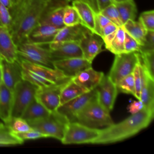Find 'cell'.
Returning <instances> with one entry per match:
<instances>
[{"label":"cell","instance_id":"cell-24","mask_svg":"<svg viewBox=\"0 0 154 154\" xmlns=\"http://www.w3.org/2000/svg\"><path fill=\"white\" fill-rule=\"evenodd\" d=\"M13 92L3 83L0 85V119L7 123L11 119Z\"/></svg>","mask_w":154,"mask_h":154},{"label":"cell","instance_id":"cell-35","mask_svg":"<svg viewBox=\"0 0 154 154\" xmlns=\"http://www.w3.org/2000/svg\"><path fill=\"white\" fill-rule=\"evenodd\" d=\"M100 13L117 26L119 27L123 26V23L120 19L119 11L114 3L102 10Z\"/></svg>","mask_w":154,"mask_h":154},{"label":"cell","instance_id":"cell-5","mask_svg":"<svg viewBox=\"0 0 154 154\" xmlns=\"http://www.w3.org/2000/svg\"><path fill=\"white\" fill-rule=\"evenodd\" d=\"M27 122L32 129L41 132L45 137H52L61 141L69 122L56 110L46 117Z\"/></svg>","mask_w":154,"mask_h":154},{"label":"cell","instance_id":"cell-27","mask_svg":"<svg viewBox=\"0 0 154 154\" xmlns=\"http://www.w3.org/2000/svg\"><path fill=\"white\" fill-rule=\"evenodd\" d=\"M122 27L126 33L138 43L140 46L143 45L147 30L139 20H128L123 25Z\"/></svg>","mask_w":154,"mask_h":154},{"label":"cell","instance_id":"cell-36","mask_svg":"<svg viewBox=\"0 0 154 154\" xmlns=\"http://www.w3.org/2000/svg\"><path fill=\"white\" fill-rule=\"evenodd\" d=\"M138 20L147 31H154V11L153 10L141 13Z\"/></svg>","mask_w":154,"mask_h":154},{"label":"cell","instance_id":"cell-17","mask_svg":"<svg viewBox=\"0 0 154 154\" xmlns=\"http://www.w3.org/2000/svg\"><path fill=\"white\" fill-rule=\"evenodd\" d=\"M67 2V0H59L50 6L42 16L38 23L50 25L58 29L64 26V11Z\"/></svg>","mask_w":154,"mask_h":154},{"label":"cell","instance_id":"cell-26","mask_svg":"<svg viewBox=\"0 0 154 154\" xmlns=\"http://www.w3.org/2000/svg\"><path fill=\"white\" fill-rule=\"evenodd\" d=\"M85 88L75 82L71 78L64 84L60 91V105H62L86 92Z\"/></svg>","mask_w":154,"mask_h":154},{"label":"cell","instance_id":"cell-25","mask_svg":"<svg viewBox=\"0 0 154 154\" xmlns=\"http://www.w3.org/2000/svg\"><path fill=\"white\" fill-rule=\"evenodd\" d=\"M51 112L34 97L27 106L20 117L29 122L46 117Z\"/></svg>","mask_w":154,"mask_h":154},{"label":"cell","instance_id":"cell-30","mask_svg":"<svg viewBox=\"0 0 154 154\" xmlns=\"http://www.w3.org/2000/svg\"><path fill=\"white\" fill-rule=\"evenodd\" d=\"M23 143V141L11 132L5 124L0 128V146L17 145Z\"/></svg>","mask_w":154,"mask_h":154},{"label":"cell","instance_id":"cell-45","mask_svg":"<svg viewBox=\"0 0 154 154\" xmlns=\"http://www.w3.org/2000/svg\"><path fill=\"white\" fill-rule=\"evenodd\" d=\"M119 26H117L116 25H115L114 23L111 22L109 24H108L106 26H105L104 27V28L103 29L102 31V34H101V38H102L103 37L110 34L112 32H114L117 31V29H118Z\"/></svg>","mask_w":154,"mask_h":154},{"label":"cell","instance_id":"cell-16","mask_svg":"<svg viewBox=\"0 0 154 154\" xmlns=\"http://www.w3.org/2000/svg\"><path fill=\"white\" fill-rule=\"evenodd\" d=\"M59 29L50 25L38 23L31 31L25 41L41 45H49Z\"/></svg>","mask_w":154,"mask_h":154},{"label":"cell","instance_id":"cell-49","mask_svg":"<svg viewBox=\"0 0 154 154\" xmlns=\"http://www.w3.org/2000/svg\"><path fill=\"white\" fill-rule=\"evenodd\" d=\"M68 2H73L75 1H76V0H67Z\"/></svg>","mask_w":154,"mask_h":154},{"label":"cell","instance_id":"cell-22","mask_svg":"<svg viewBox=\"0 0 154 154\" xmlns=\"http://www.w3.org/2000/svg\"><path fill=\"white\" fill-rule=\"evenodd\" d=\"M90 31L82 24L73 26H64L58 30L52 43L70 41L79 42Z\"/></svg>","mask_w":154,"mask_h":154},{"label":"cell","instance_id":"cell-2","mask_svg":"<svg viewBox=\"0 0 154 154\" xmlns=\"http://www.w3.org/2000/svg\"><path fill=\"white\" fill-rule=\"evenodd\" d=\"M154 111L144 108L117 123L100 129L98 137L92 144H108L129 138L146 128L153 119Z\"/></svg>","mask_w":154,"mask_h":154},{"label":"cell","instance_id":"cell-15","mask_svg":"<svg viewBox=\"0 0 154 154\" xmlns=\"http://www.w3.org/2000/svg\"><path fill=\"white\" fill-rule=\"evenodd\" d=\"M48 46L53 61L56 60L82 57V53L78 42L70 41L51 43Z\"/></svg>","mask_w":154,"mask_h":154},{"label":"cell","instance_id":"cell-14","mask_svg":"<svg viewBox=\"0 0 154 154\" xmlns=\"http://www.w3.org/2000/svg\"><path fill=\"white\" fill-rule=\"evenodd\" d=\"M91 64L92 63L83 57H73L53 61L54 68L60 70L66 76L71 78L81 71L91 67Z\"/></svg>","mask_w":154,"mask_h":154},{"label":"cell","instance_id":"cell-9","mask_svg":"<svg viewBox=\"0 0 154 154\" xmlns=\"http://www.w3.org/2000/svg\"><path fill=\"white\" fill-rule=\"evenodd\" d=\"M140 62V53L133 52L115 55V58L109 73V79L116 84L122 78L132 73Z\"/></svg>","mask_w":154,"mask_h":154},{"label":"cell","instance_id":"cell-43","mask_svg":"<svg viewBox=\"0 0 154 154\" xmlns=\"http://www.w3.org/2000/svg\"><path fill=\"white\" fill-rule=\"evenodd\" d=\"M154 51V31H147L143 45L140 46V52Z\"/></svg>","mask_w":154,"mask_h":154},{"label":"cell","instance_id":"cell-18","mask_svg":"<svg viewBox=\"0 0 154 154\" xmlns=\"http://www.w3.org/2000/svg\"><path fill=\"white\" fill-rule=\"evenodd\" d=\"M2 83L12 92L16 84L22 79V67L18 60L9 62L1 59Z\"/></svg>","mask_w":154,"mask_h":154},{"label":"cell","instance_id":"cell-38","mask_svg":"<svg viewBox=\"0 0 154 154\" xmlns=\"http://www.w3.org/2000/svg\"><path fill=\"white\" fill-rule=\"evenodd\" d=\"M111 22L100 12L96 13L94 23V33L101 36L102 31L104 27Z\"/></svg>","mask_w":154,"mask_h":154},{"label":"cell","instance_id":"cell-4","mask_svg":"<svg viewBox=\"0 0 154 154\" xmlns=\"http://www.w3.org/2000/svg\"><path fill=\"white\" fill-rule=\"evenodd\" d=\"M75 122L90 128L98 129L114 123L110 112L99 102L97 96L78 112Z\"/></svg>","mask_w":154,"mask_h":154},{"label":"cell","instance_id":"cell-28","mask_svg":"<svg viewBox=\"0 0 154 154\" xmlns=\"http://www.w3.org/2000/svg\"><path fill=\"white\" fill-rule=\"evenodd\" d=\"M113 3L119 11L123 25L128 20H135L137 9L133 0H126Z\"/></svg>","mask_w":154,"mask_h":154},{"label":"cell","instance_id":"cell-1","mask_svg":"<svg viewBox=\"0 0 154 154\" xmlns=\"http://www.w3.org/2000/svg\"><path fill=\"white\" fill-rule=\"evenodd\" d=\"M58 1L17 0L9 10L12 19L9 31L16 45L26 40L44 12Z\"/></svg>","mask_w":154,"mask_h":154},{"label":"cell","instance_id":"cell-23","mask_svg":"<svg viewBox=\"0 0 154 154\" xmlns=\"http://www.w3.org/2000/svg\"><path fill=\"white\" fill-rule=\"evenodd\" d=\"M72 5L76 9L81 20V24L94 32L96 13L86 2L77 0L72 2Z\"/></svg>","mask_w":154,"mask_h":154},{"label":"cell","instance_id":"cell-32","mask_svg":"<svg viewBox=\"0 0 154 154\" xmlns=\"http://www.w3.org/2000/svg\"><path fill=\"white\" fill-rule=\"evenodd\" d=\"M140 53V63L149 76L154 79V51H143Z\"/></svg>","mask_w":154,"mask_h":154},{"label":"cell","instance_id":"cell-12","mask_svg":"<svg viewBox=\"0 0 154 154\" xmlns=\"http://www.w3.org/2000/svg\"><path fill=\"white\" fill-rule=\"evenodd\" d=\"M99 102L109 112L113 109L118 94L116 85L108 75H103L99 85L96 87Z\"/></svg>","mask_w":154,"mask_h":154},{"label":"cell","instance_id":"cell-34","mask_svg":"<svg viewBox=\"0 0 154 154\" xmlns=\"http://www.w3.org/2000/svg\"><path fill=\"white\" fill-rule=\"evenodd\" d=\"M13 133H19L26 132L31 130L32 128L28 123L22 117H11L7 123H4Z\"/></svg>","mask_w":154,"mask_h":154},{"label":"cell","instance_id":"cell-19","mask_svg":"<svg viewBox=\"0 0 154 154\" xmlns=\"http://www.w3.org/2000/svg\"><path fill=\"white\" fill-rule=\"evenodd\" d=\"M141 75V88L140 100L144 108L154 111V79L152 78L140 63Z\"/></svg>","mask_w":154,"mask_h":154},{"label":"cell","instance_id":"cell-6","mask_svg":"<svg viewBox=\"0 0 154 154\" xmlns=\"http://www.w3.org/2000/svg\"><path fill=\"white\" fill-rule=\"evenodd\" d=\"M18 57L30 63L54 68L50 50L43 45L23 41L17 45Z\"/></svg>","mask_w":154,"mask_h":154},{"label":"cell","instance_id":"cell-33","mask_svg":"<svg viewBox=\"0 0 154 154\" xmlns=\"http://www.w3.org/2000/svg\"><path fill=\"white\" fill-rule=\"evenodd\" d=\"M63 22L65 26L81 24V20L76 9L73 5L67 4L64 7Z\"/></svg>","mask_w":154,"mask_h":154},{"label":"cell","instance_id":"cell-7","mask_svg":"<svg viewBox=\"0 0 154 154\" xmlns=\"http://www.w3.org/2000/svg\"><path fill=\"white\" fill-rule=\"evenodd\" d=\"M38 87L31 82L22 79L13 90V108L11 117H21L29 103L35 97Z\"/></svg>","mask_w":154,"mask_h":154},{"label":"cell","instance_id":"cell-44","mask_svg":"<svg viewBox=\"0 0 154 154\" xmlns=\"http://www.w3.org/2000/svg\"><path fill=\"white\" fill-rule=\"evenodd\" d=\"M144 108V105L140 100L134 101L128 107V111L131 114H135Z\"/></svg>","mask_w":154,"mask_h":154},{"label":"cell","instance_id":"cell-39","mask_svg":"<svg viewBox=\"0 0 154 154\" xmlns=\"http://www.w3.org/2000/svg\"><path fill=\"white\" fill-rule=\"evenodd\" d=\"M140 45L138 43L125 32L124 42V52L129 53L133 52H140Z\"/></svg>","mask_w":154,"mask_h":154},{"label":"cell","instance_id":"cell-11","mask_svg":"<svg viewBox=\"0 0 154 154\" xmlns=\"http://www.w3.org/2000/svg\"><path fill=\"white\" fill-rule=\"evenodd\" d=\"M65 83L38 87L35 98L49 112L55 111L60 105V91Z\"/></svg>","mask_w":154,"mask_h":154},{"label":"cell","instance_id":"cell-47","mask_svg":"<svg viewBox=\"0 0 154 154\" xmlns=\"http://www.w3.org/2000/svg\"><path fill=\"white\" fill-rule=\"evenodd\" d=\"M126 1V0H113L114 2H121V1Z\"/></svg>","mask_w":154,"mask_h":154},{"label":"cell","instance_id":"cell-40","mask_svg":"<svg viewBox=\"0 0 154 154\" xmlns=\"http://www.w3.org/2000/svg\"><path fill=\"white\" fill-rule=\"evenodd\" d=\"M77 1V0H76ZM88 4L95 13H99L102 10L114 2L113 0H79Z\"/></svg>","mask_w":154,"mask_h":154},{"label":"cell","instance_id":"cell-46","mask_svg":"<svg viewBox=\"0 0 154 154\" xmlns=\"http://www.w3.org/2000/svg\"><path fill=\"white\" fill-rule=\"evenodd\" d=\"M2 83V69H1V66L0 65V85Z\"/></svg>","mask_w":154,"mask_h":154},{"label":"cell","instance_id":"cell-42","mask_svg":"<svg viewBox=\"0 0 154 154\" xmlns=\"http://www.w3.org/2000/svg\"><path fill=\"white\" fill-rule=\"evenodd\" d=\"M134 79L135 89V97L140 100L141 88V75L140 69V62L137 64L132 72Z\"/></svg>","mask_w":154,"mask_h":154},{"label":"cell","instance_id":"cell-48","mask_svg":"<svg viewBox=\"0 0 154 154\" xmlns=\"http://www.w3.org/2000/svg\"><path fill=\"white\" fill-rule=\"evenodd\" d=\"M4 124H3L2 123H1V122H0V128H1L2 126H4Z\"/></svg>","mask_w":154,"mask_h":154},{"label":"cell","instance_id":"cell-13","mask_svg":"<svg viewBox=\"0 0 154 154\" xmlns=\"http://www.w3.org/2000/svg\"><path fill=\"white\" fill-rule=\"evenodd\" d=\"M82 57L92 63L94 58L102 51L103 41L100 36L91 31L87 32L78 42Z\"/></svg>","mask_w":154,"mask_h":154},{"label":"cell","instance_id":"cell-10","mask_svg":"<svg viewBox=\"0 0 154 154\" xmlns=\"http://www.w3.org/2000/svg\"><path fill=\"white\" fill-rule=\"evenodd\" d=\"M97 96L96 88L88 91L62 105H60L57 111L64 116L69 122L75 121L78 112L91 99Z\"/></svg>","mask_w":154,"mask_h":154},{"label":"cell","instance_id":"cell-50","mask_svg":"<svg viewBox=\"0 0 154 154\" xmlns=\"http://www.w3.org/2000/svg\"><path fill=\"white\" fill-rule=\"evenodd\" d=\"M1 58L0 57V65H1Z\"/></svg>","mask_w":154,"mask_h":154},{"label":"cell","instance_id":"cell-29","mask_svg":"<svg viewBox=\"0 0 154 154\" xmlns=\"http://www.w3.org/2000/svg\"><path fill=\"white\" fill-rule=\"evenodd\" d=\"M125 37V31L122 26H119L116 31V34L112 40L107 50L116 55L124 52V42Z\"/></svg>","mask_w":154,"mask_h":154},{"label":"cell","instance_id":"cell-8","mask_svg":"<svg viewBox=\"0 0 154 154\" xmlns=\"http://www.w3.org/2000/svg\"><path fill=\"white\" fill-rule=\"evenodd\" d=\"M99 132L98 128H90L76 122H69L61 141L64 144H92Z\"/></svg>","mask_w":154,"mask_h":154},{"label":"cell","instance_id":"cell-20","mask_svg":"<svg viewBox=\"0 0 154 154\" xmlns=\"http://www.w3.org/2000/svg\"><path fill=\"white\" fill-rule=\"evenodd\" d=\"M0 57L9 62L17 60V45L14 42L9 30L0 26Z\"/></svg>","mask_w":154,"mask_h":154},{"label":"cell","instance_id":"cell-31","mask_svg":"<svg viewBox=\"0 0 154 154\" xmlns=\"http://www.w3.org/2000/svg\"><path fill=\"white\" fill-rule=\"evenodd\" d=\"M116 85L118 93L131 94L135 96L134 79L132 73L122 78Z\"/></svg>","mask_w":154,"mask_h":154},{"label":"cell","instance_id":"cell-21","mask_svg":"<svg viewBox=\"0 0 154 154\" xmlns=\"http://www.w3.org/2000/svg\"><path fill=\"white\" fill-rule=\"evenodd\" d=\"M103 75V72L96 71L91 66L79 72L72 78V79L88 91H90L99 85Z\"/></svg>","mask_w":154,"mask_h":154},{"label":"cell","instance_id":"cell-37","mask_svg":"<svg viewBox=\"0 0 154 154\" xmlns=\"http://www.w3.org/2000/svg\"><path fill=\"white\" fill-rule=\"evenodd\" d=\"M11 16L9 10L0 2V26L10 28L11 24Z\"/></svg>","mask_w":154,"mask_h":154},{"label":"cell","instance_id":"cell-3","mask_svg":"<svg viewBox=\"0 0 154 154\" xmlns=\"http://www.w3.org/2000/svg\"><path fill=\"white\" fill-rule=\"evenodd\" d=\"M22 67V79L28 81L37 87H44L68 82L71 78L66 76L55 68L34 64L18 57Z\"/></svg>","mask_w":154,"mask_h":154},{"label":"cell","instance_id":"cell-41","mask_svg":"<svg viewBox=\"0 0 154 154\" xmlns=\"http://www.w3.org/2000/svg\"><path fill=\"white\" fill-rule=\"evenodd\" d=\"M13 134L23 141L28 140H36L41 138H46L43 134L33 129L26 132Z\"/></svg>","mask_w":154,"mask_h":154}]
</instances>
